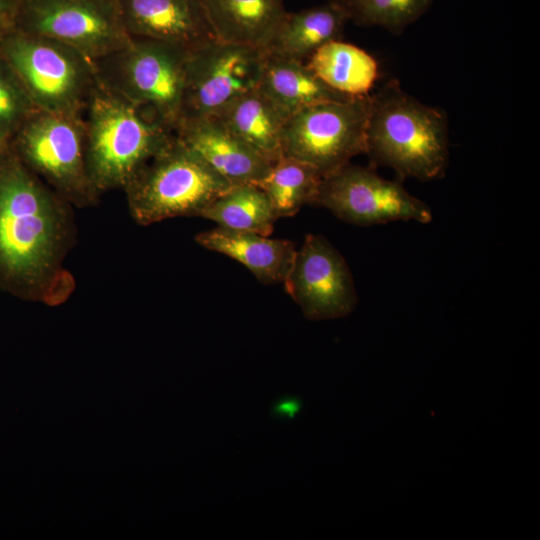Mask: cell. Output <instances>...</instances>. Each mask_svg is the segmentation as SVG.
<instances>
[{
  "instance_id": "obj_1",
  "label": "cell",
  "mask_w": 540,
  "mask_h": 540,
  "mask_svg": "<svg viewBox=\"0 0 540 540\" xmlns=\"http://www.w3.org/2000/svg\"><path fill=\"white\" fill-rule=\"evenodd\" d=\"M76 227L72 205L0 147V290L50 305L72 291L63 263Z\"/></svg>"
},
{
  "instance_id": "obj_2",
  "label": "cell",
  "mask_w": 540,
  "mask_h": 540,
  "mask_svg": "<svg viewBox=\"0 0 540 540\" xmlns=\"http://www.w3.org/2000/svg\"><path fill=\"white\" fill-rule=\"evenodd\" d=\"M365 153L370 166L389 167L399 179H439L449 161L447 115L390 79L370 95Z\"/></svg>"
},
{
  "instance_id": "obj_3",
  "label": "cell",
  "mask_w": 540,
  "mask_h": 540,
  "mask_svg": "<svg viewBox=\"0 0 540 540\" xmlns=\"http://www.w3.org/2000/svg\"><path fill=\"white\" fill-rule=\"evenodd\" d=\"M84 120L87 172L100 195L123 189L175 139V130L152 111L100 83L90 97Z\"/></svg>"
},
{
  "instance_id": "obj_4",
  "label": "cell",
  "mask_w": 540,
  "mask_h": 540,
  "mask_svg": "<svg viewBox=\"0 0 540 540\" xmlns=\"http://www.w3.org/2000/svg\"><path fill=\"white\" fill-rule=\"evenodd\" d=\"M234 185L197 154L174 141L152 158L123 188L133 220L147 226L201 212Z\"/></svg>"
},
{
  "instance_id": "obj_5",
  "label": "cell",
  "mask_w": 540,
  "mask_h": 540,
  "mask_svg": "<svg viewBox=\"0 0 540 540\" xmlns=\"http://www.w3.org/2000/svg\"><path fill=\"white\" fill-rule=\"evenodd\" d=\"M38 110L84 115L98 85L93 60L56 40L14 29L0 42Z\"/></svg>"
},
{
  "instance_id": "obj_6",
  "label": "cell",
  "mask_w": 540,
  "mask_h": 540,
  "mask_svg": "<svg viewBox=\"0 0 540 540\" xmlns=\"http://www.w3.org/2000/svg\"><path fill=\"white\" fill-rule=\"evenodd\" d=\"M8 145L31 172L72 206L85 208L99 202L101 195L86 167L84 115L37 109Z\"/></svg>"
},
{
  "instance_id": "obj_7",
  "label": "cell",
  "mask_w": 540,
  "mask_h": 540,
  "mask_svg": "<svg viewBox=\"0 0 540 540\" xmlns=\"http://www.w3.org/2000/svg\"><path fill=\"white\" fill-rule=\"evenodd\" d=\"M189 51L158 40L130 37L125 46L93 62L102 86L152 111L175 130Z\"/></svg>"
},
{
  "instance_id": "obj_8",
  "label": "cell",
  "mask_w": 540,
  "mask_h": 540,
  "mask_svg": "<svg viewBox=\"0 0 540 540\" xmlns=\"http://www.w3.org/2000/svg\"><path fill=\"white\" fill-rule=\"evenodd\" d=\"M370 94L318 103L291 114L282 132L283 156L325 176L365 153Z\"/></svg>"
},
{
  "instance_id": "obj_9",
  "label": "cell",
  "mask_w": 540,
  "mask_h": 540,
  "mask_svg": "<svg viewBox=\"0 0 540 540\" xmlns=\"http://www.w3.org/2000/svg\"><path fill=\"white\" fill-rule=\"evenodd\" d=\"M266 55V50L218 39L190 50L179 124L214 116L257 89Z\"/></svg>"
},
{
  "instance_id": "obj_10",
  "label": "cell",
  "mask_w": 540,
  "mask_h": 540,
  "mask_svg": "<svg viewBox=\"0 0 540 540\" xmlns=\"http://www.w3.org/2000/svg\"><path fill=\"white\" fill-rule=\"evenodd\" d=\"M314 205L358 226L432 220L428 205L411 195L399 181L379 176L372 166L350 162L322 177Z\"/></svg>"
},
{
  "instance_id": "obj_11",
  "label": "cell",
  "mask_w": 540,
  "mask_h": 540,
  "mask_svg": "<svg viewBox=\"0 0 540 540\" xmlns=\"http://www.w3.org/2000/svg\"><path fill=\"white\" fill-rule=\"evenodd\" d=\"M15 29L61 42L91 60L130 40L116 0H21Z\"/></svg>"
},
{
  "instance_id": "obj_12",
  "label": "cell",
  "mask_w": 540,
  "mask_h": 540,
  "mask_svg": "<svg viewBox=\"0 0 540 540\" xmlns=\"http://www.w3.org/2000/svg\"><path fill=\"white\" fill-rule=\"evenodd\" d=\"M283 284L309 320L345 317L358 302L348 264L322 235L305 236Z\"/></svg>"
},
{
  "instance_id": "obj_13",
  "label": "cell",
  "mask_w": 540,
  "mask_h": 540,
  "mask_svg": "<svg viewBox=\"0 0 540 540\" xmlns=\"http://www.w3.org/2000/svg\"><path fill=\"white\" fill-rule=\"evenodd\" d=\"M130 37L158 40L192 50L216 36L199 0H116Z\"/></svg>"
},
{
  "instance_id": "obj_14",
  "label": "cell",
  "mask_w": 540,
  "mask_h": 540,
  "mask_svg": "<svg viewBox=\"0 0 540 540\" xmlns=\"http://www.w3.org/2000/svg\"><path fill=\"white\" fill-rule=\"evenodd\" d=\"M175 135L232 185H257L272 166L214 116L181 122Z\"/></svg>"
},
{
  "instance_id": "obj_15",
  "label": "cell",
  "mask_w": 540,
  "mask_h": 540,
  "mask_svg": "<svg viewBox=\"0 0 540 540\" xmlns=\"http://www.w3.org/2000/svg\"><path fill=\"white\" fill-rule=\"evenodd\" d=\"M195 241L207 250L238 261L264 284L284 283L297 250L289 240L219 226L198 233Z\"/></svg>"
},
{
  "instance_id": "obj_16",
  "label": "cell",
  "mask_w": 540,
  "mask_h": 540,
  "mask_svg": "<svg viewBox=\"0 0 540 540\" xmlns=\"http://www.w3.org/2000/svg\"><path fill=\"white\" fill-rule=\"evenodd\" d=\"M216 39L266 50L287 11L276 0H199Z\"/></svg>"
},
{
  "instance_id": "obj_17",
  "label": "cell",
  "mask_w": 540,
  "mask_h": 540,
  "mask_svg": "<svg viewBox=\"0 0 540 540\" xmlns=\"http://www.w3.org/2000/svg\"><path fill=\"white\" fill-rule=\"evenodd\" d=\"M289 116L258 88L240 96L214 115L271 165L283 157L282 132Z\"/></svg>"
},
{
  "instance_id": "obj_18",
  "label": "cell",
  "mask_w": 540,
  "mask_h": 540,
  "mask_svg": "<svg viewBox=\"0 0 540 540\" xmlns=\"http://www.w3.org/2000/svg\"><path fill=\"white\" fill-rule=\"evenodd\" d=\"M348 21L345 12L329 1L298 12H287L267 52L304 62L324 44L340 39Z\"/></svg>"
},
{
  "instance_id": "obj_19",
  "label": "cell",
  "mask_w": 540,
  "mask_h": 540,
  "mask_svg": "<svg viewBox=\"0 0 540 540\" xmlns=\"http://www.w3.org/2000/svg\"><path fill=\"white\" fill-rule=\"evenodd\" d=\"M258 89L290 115L318 103L353 98L327 86L304 62L268 52Z\"/></svg>"
},
{
  "instance_id": "obj_20",
  "label": "cell",
  "mask_w": 540,
  "mask_h": 540,
  "mask_svg": "<svg viewBox=\"0 0 540 540\" xmlns=\"http://www.w3.org/2000/svg\"><path fill=\"white\" fill-rule=\"evenodd\" d=\"M305 64L327 86L351 97L369 95L379 77L373 56L340 39L321 46Z\"/></svg>"
},
{
  "instance_id": "obj_21",
  "label": "cell",
  "mask_w": 540,
  "mask_h": 540,
  "mask_svg": "<svg viewBox=\"0 0 540 540\" xmlns=\"http://www.w3.org/2000/svg\"><path fill=\"white\" fill-rule=\"evenodd\" d=\"M199 217L219 227L269 236L279 219L266 194L257 185H234L215 199Z\"/></svg>"
},
{
  "instance_id": "obj_22",
  "label": "cell",
  "mask_w": 540,
  "mask_h": 540,
  "mask_svg": "<svg viewBox=\"0 0 540 540\" xmlns=\"http://www.w3.org/2000/svg\"><path fill=\"white\" fill-rule=\"evenodd\" d=\"M322 177L311 165L283 156L257 186L268 197L278 218L291 217L304 205H314Z\"/></svg>"
},
{
  "instance_id": "obj_23",
  "label": "cell",
  "mask_w": 540,
  "mask_h": 540,
  "mask_svg": "<svg viewBox=\"0 0 540 540\" xmlns=\"http://www.w3.org/2000/svg\"><path fill=\"white\" fill-rule=\"evenodd\" d=\"M336 4L349 21L362 27H380L400 35L422 17L433 0H326Z\"/></svg>"
},
{
  "instance_id": "obj_24",
  "label": "cell",
  "mask_w": 540,
  "mask_h": 540,
  "mask_svg": "<svg viewBox=\"0 0 540 540\" xmlns=\"http://www.w3.org/2000/svg\"><path fill=\"white\" fill-rule=\"evenodd\" d=\"M36 110L20 79L0 54V142L8 143Z\"/></svg>"
},
{
  "instance_id": "obj_25",
  "label": "cell",
  "mask_w": 540,
  "mask_h": 540,
  "mask_svg": "<svg viewBox=\"0 0 540 540\" xmlns=\"http://www.w3.org/2000/svg\"><path fill=\"white\" fill-rule=\"evenodd\" d=\"M21 0H0V42L16 28Z\"/></svg>"
},
{
  "instance_id": "obj_26",
  "label": "cell",
  "mask_w": 540,
  "mask_h": 540,
  "mask_svg": "<svg viewBox=\"0 0 540 540\" xmlns=\"http://www.w3.org/2000/svg\"><path fill=\"white\" fill-rule=\"evenodd\" d=\"M276 1H278V2H280V3H283L284 0H276Z\"/></svg>"
},
{
  "instance_id": "obj_27",
  "label": "cell",
  "mask_w": 540,
  "mask_h": 540,
  "mask_svg": "<svg viewBox=\"0 0 540 540\" xmlns=\"http://www.w3.org/2000/svg\"><path fill=\"white\" fill-rule=\"evenodd\" d=\"M6 144H7V143H6ZM2 145H4V143H1V142H0V147H1Z\"/></svg>"
}]
</instances>
